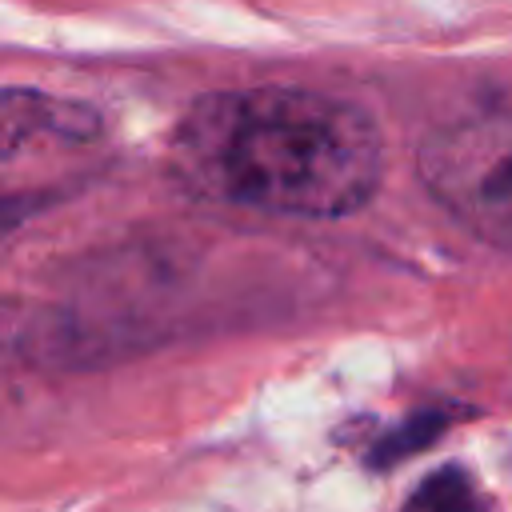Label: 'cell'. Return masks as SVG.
Segmentation results:
<instances>
[{
	"mask_svg": "<svg viewBox=\"0 0 512 512\" xmlns=\"http://www.w3.org/2000/svg\"><path fill=\"white\" fill-rule=\"evenodd\" d=\"M404 512H484V492L464 468L444 464L420 480Z\"/></svg>",
	"mask_w": 512,
	"mask_h": 512,
	"instance_id": "obj_5",
	"label": "cell"
},
{
	"mask_svg": "<svg viewBox=\"0 0 512 512\" xmlns=\"http://www.w3.org/2000/svg\"><path fill=\"white\" fill-rule=\"evenodd\" d=\"M424 188L476 236L512 252V112H476L420 144Z\"/></svg>",
	"mask_w": 512,
	"mask_h": 512,
	"instance_id": "obj_2",
	"label": "cell"
},
{
	"mask_svg": "<svg viewBox=\"0 0 512 512\" xmlns=\"http://www.w3.org/2000/svg\"><path fill=\"white\" fill-rule=\"evenodd\" d=\"M100 132V112L40 88H0V160L20 156L36 140L84 144Z\"/></svg>",
	"mask_w": 512,
	"mask_h": 512,
	"instance_id": "obj_3",
	"label": "cell"
},
{
	"mask_svg": "<svg viewBox=\"0 0 512 512\" xmlns=\"http://www.w3.org/2000/svg\"><path fill=\"white\" fill-rule=\"evenodd\" d=\"M168 160L212 200L276 216L336 220L364 208L380 184L376 120L340 96L256 84L192 100Z\"/></svg>",
	"mask_w": 512,
	"mask_h": 512,
	"instance_id": "obj_1",
	"label": "cell"
},
{
	"mask_svg": "<svg viewBox=\"0 0 512 512\" xmlns=\"http://www.w3.org/2000/svg\"><path fill=\"white\" fill-rule=\"evenodd\" d=\"M444 428H448V412H444V408H420V412H412L408 420H400L396 428H388V432L368 448V464H372V468H392V464H400L404 456H416V452H424L428 444H436Z\"/></svg>",
	"mask_w": 512,
	"mask_h": 512,
	"instance_id": "obj_4",
	"label": "cell"
}]
</instances>
